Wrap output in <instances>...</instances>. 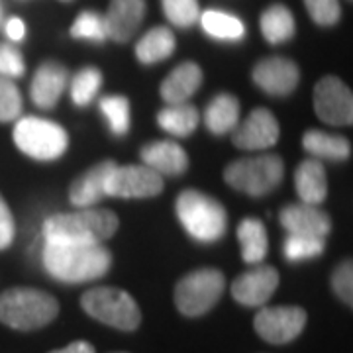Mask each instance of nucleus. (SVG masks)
Masks as SVG:
<instances>
[{
  "instance_id": "nucleus-1",
  "label": "nucleus",
  "mask_w": 353,
  "mask_h": 353,
  "mask_svg": "<svg viewBox=\"0 0 353 353\" xmlns=\"http://www.w3.org/2000/svg\"><path fill=\"white\" fill-rule=\"evenodd\" d=\"M43 269L61 283H88L104 277L112 267V253L102 243L46 240Z\"/></svg>"
},
{
  "instance_id": "nucleus-2",
  "label": "nucleus",
  "mask_w": 353,
  "mask_h": 353,
  "mask_svg": "<svg viewBox=\"0 0 353 353\" xmlns=\"http://www.w3.org/2000/svg\"><path fill=\"white\" fill-rule=\"evenodd\" d=\"M120 220L106 208H79V212H59L43 222V240L102 243L118 232Z\"/></svg>"
},
{
  "instance_id": "nucleus-3",
  "label": "nucleus",
  "mask_w": 353,
  "mask_h": 353,
  "mask_svg": "<svg viewBox=\"0 0 353 353\" xmlns=\"http://www.w3.org/2000/svg\"><path fill=\"white\" fill-rule=\"evenodd\" d=\"M57 314L59 303L46 290L16 287L0 294V322L8 328L39 330L53 322Z\"/></svg>"
},
{
  "instance_id": "nucleus-4",
  "label": "nucleus",
  "mask_w": 353,
  "mask_h": 353,
  "mask_svg": "<svg viewBox=\"0 0 353 353\" xmlns=\"http://www.w3.org/2000/svg\"><path fill=\"white\" fill-rule=\"evenodd\" d=\"M179 222L192 240L201 243H214L228 228L226 208L214 196L201 190H183L175 202Z\"/></svg>"
},
{
  "instance_id": "nucleus-5",
  "label": "nucleus",
  "mask_w": 353,
  "mask_h": 353,
  "mask_svg": "<svg viewBox=\"0 0 353 353\" xmlns=\"http://www.w3.org/2000/svg\"><path fill=\"white\" fill-rule=\"evenodd\" d=\"M81 306L90 318L122 332H134L141 324V310L134 296L116 287H97L81 296Z\"/></svg>"
},
{
  "instance_id": "nucleus-6",
  "label": "nucleus",
  "mask_w": 353,
  "mask_h": 353,
  "mask_svg": "<svg viewBox=\"0 0 353 353\" xmlns=\"http://www.w3.org/2000/svg\"><path fill=\"white\" fill-rule=\"evenodd\" d=\"M285 175V163L275 153L238 159L228 165L224 181L232 189L245 192L250 196H265L277 189Z\"/></svg>"
},
{
  "instance_id": "nucleus-7",
  "label": "nucleus",
  "mask_w": 353,
  "mask_h": 353,
  "mask_svg": "<svg viewBox=\"0 0 353 353\" xmlns=\"http://www.w3.org/2000/svg\"><path fill=\"white\" fill-rule=\"evenodd\" d=\"M12 138L20 152L38 161L59 159L69 145V138L63 128L39 116L18 118Z\"/></svg>"
},
{
  "instance_id": "nucleus-8",
  "label": "nucleus",
  "mask_w": 353,
  "mask_h": 353,
  "mask_svg": "<svg viewBox=\"0 0 353 353\" xmlns=\"http://www.w3.org/2000/svg\"><path fill=\"white\" fill-rule=\"evenodd\" d=\"M224 287V273L212 267L187 273L175 287V304L179 312L189 318L210 312L220 301Z\"/></svg>"
},
{
  "instance_id": "nucleus-9",
  "label": "nucleus",
  "mask_w": 353,
  "mask_h": 353,
  "mask_svg": "<svg viewBox=\"0 0 353 353\" xmlns=\"http://www.w3.org/2000/svg\"><path fill=\"white\" fill-rule=\"evenodd\" d=\"M163 190V176L148 165H114L106 181V196L152 199Z\"/></svg>"
},
{
  "instance_id": "nucleus-10",
  "label": "nucleus",
  "mask_w": 353,
  "mask_h": 353,
  "mask_svg": "<svg viewBox=\"0 0 353 353\" xmlns=\"http://www.w3.org/2000/svg\"><path fill=\"white\" fill-rule=\"evenodd\" d=\"M306 320L308 314L301 306H267L255 314L253 326L261 340L283 345L303 334Z\"/></svg>"
},
{
  "instance_id": "nucleus-11",
  "label": "nucleus",
  "mask_w": 353,
  "mask_h": 353,
  "mask_svg": "<svg viewBox=\"0 0 353 353\" xmlns=\"http://www.w3.org/2000/svg\"><path fill=\"white\" fill-rule=\"evenodd\" d=\"M314 110L330 126H352V90L338 77H324L314 88Z\"/></svg>"
},
{
  "instance_id": "nucleus-12",
  "label": "nucleus",
  "mask_w": 353,
  "mask_h": 353,
  "mask_svg": "<svg viewBox=\"0 0 353 353\" xmlns=\"http://www.w3.org/2000/svg\"><path fill=\"white\" fill-rule=\"evenodd\" d=\"M279 128L275 114L267 108H255L250 116L234 128L232 143L240 150H267L279 141Z\"/></svg>"
},
{
  "instance_id": "nucleus-13",
  "label": "nucleus",
  "mask_w": 353,
  "mask_h": 353,
  "mask_svg": "<svg viewBox=\"0 0 353 353\" xmlns=\"http://www.w3.org/2000/svg\"><path fill=\"white\" fill-rule=\"evenodd\" d=\"M253 83L267 94L287 97L299 87L301 71L299 65L287 57H267L253 67Z\"/></svg>"
},
{
  "instance_id": "nucleus-14",
  "label": "nucleus",
  "mask_w": 353,
  "mask_h": 353,
  "mask_svg": "<svg viewBox=\"0 0 353 353\" xmlns=\"http://www.w3.org/2000/svg\"><path fill=\"white\" fill-rule=\"evenodd\" d=\"M279 287V271L271 265H257L232 283V296L243 306H263Z\"/></svg>"
},
{
  "instance_id": "nucleus-15",
  "label": "nucleus",
  "mask_w": 353,
  "mask_h": 353,
  "mask_svg": "<svg viewBox=\"0 0 353 353\" xmlns=\"http://www.w3.org/2000/svg\"><path fill=\"white\" fill-rule=\"evenodd\" d=\"M279 222L289 234H303V236H316L328 238L332 232V218L322 208L314 204H289L281 210Z\"/></svg>"
},
{
  "instance_id": "nucleus-16",
  "label": "nucleus",
  "mask_w": 353,
  "mask_h": 353,
  "mask_svg": "<svg viewBox=\"0 0 353 353\" xmlns=\"http://www.w3.org/2000/svg\"><path fill=\"white\" fill-rule=\"evenodd\" d=\"M145 16V0H110L104 14L108 38L126 43L136 36Z\"/></svg>"
},
{
  "instance_id": "nucleus-17",
  "label": "nucleus",
  "mask_w": 353,
  "mask_h": 353,
  "mask_svg": "<svg viewBox=\"0 0 353 353\" xmlns=\"http://www.w3.org/2000/svg\"><path fill=\"white\" fill-rule=\"evenodd\" d=\"M67 85H69V71L63 65L57 61H46L39 65L32 79L30 85L32 102L43 110H50L59 102Z\"/></svg>"
},
{
  "instance_id": "nucleus-18",
  "label": "nucleus",
  "mask_w": 353,
  "mask_h": 353,
  "mask_svg": "<svg viewBox=\"0 0 353 353\" xmlns=\"http://www.w3.org/2000/svg\"><path fill=\"white\" fill-rule=\"evenodd\" d=\"M114 165V161H101L77 176L69 189V202L77 208H90L101 202L106 196V181Z\"/></svg>"
},
{
  "instance_id": "nucleus-19",
  "label": "nucleus",
  "mask_w": 353,
  "mask_h": 353,
  "mask_svg": "<svg viewBox=\"0 0 353 353\" xmlns=\"http://www.w3.org/2000/svg\"><path fill=\"white\" fill-rule=\"evenodd\" d=\"M139 157L161 176H179L189 169V155L175 141H152L141 148Z\"/></svg>"
},
{
  "instance_id": "nucleus-20",
  "label": "nucleus",
  "mask_w": 353,
  "mask_h": 353,
  "mask_svg": "<svg viewBox=\"0 0 353 353\" xmlns=\"http://www.w3.org/2000/svg\"><path fill=\"white\" fill-rule=\"evenodd\" d=\"M294 189L304 204H322L328 196L326 167L318 159H306L294 171Z\"/></svg>"
},
{
  "instance_id": "nucleus-21",
  "label": "nucleus",
  "mask_w": 353,
  "mask_h": 353,
  "mask_svg": "<svg viewBox=\"0 0 353 353\" xmlns=\"http://www.w3.org/2000/svg\"><path fill=\"white\" fill-rule=\"evenodd\" d=\"M202 69L192 61L176 65L175 69L167 75L161 83V99L167 104L187 102L201 88Z\"/></svg>"
},
{
  "instance_id": "nucleus-22",
  "label": "nucleus",
  "mask_w": 353,
  "mask_h": 353,
  "mask_svg": "<svg viewBox=\"0 0 353 353\" xmlns=\"http://www.w3.org/2000/svg\"><path fill=\"white\" fill-rule=\"evenodd\" d=\"M240 122V101L230 94L222 92L208 102L204 110V126L208 128L210 134L224 136L234 132V128Z\"/></svg>"
},
{
  "instance_id": "nucleus-23",
  "label": "nucleus",
  "mask_w": 353,
  "mask_h": 353,
  "mask_svg": "<svg viewBox=\"0 0 353 353\" xmlns=\"http://www.w3.org/2000/svg\"><path fill=\"white\" fill-rule=\"evenodd\" d=\"M303 145L310 155L318 159H330V161H345L352 155V143L350 139L338 136V134H328L322 130H308L304 134Z\"/></svg>"
},
{
  "instance_id": "nucleus-24",
  "label": "nucleus",
  "mask_w": 353,
  "mask_h": 353,
  "mask_svg": "<svg viewBox=\"0 0 353 353\" xmlns=\"http://www.w3.org/2000/svg\"><path fill=\"white\" fill-rule=\"evenodd\" d=\"M175 48L176 41L173 32L165 26H157L139 38V41L136 43V57L139 63L143 65L159 63V61L169 59Z\"/></svg>"
},
{
  "instance_id": "nucleus-25",
  "label": "nucleus",
  "mask_w": 353,
  "mask_h": 353,
  "mask_svg": "<svg viewBox=\"0 0 353 353\" xmlns=\"http://www.w3.org/2000/svg\"><path fill=\"white\" fill-rule=\"evenodd\" d=\"M199 122H201V114L189 102L169 104L157 112V124L163 128L167 134H173L176 138L190 136L199 128Z\"/></svg>"
},
{
  "instance_id": "nucleus-26",
  "label": "nucleus",
  "mask_w": 353,
  "mask_h": 353,
  "mask_svg": "<svg viewBox=\"0 0 353 353\" xmlns=\"http://www.w3.org/2000/svg\"><path fill=\"white\" fill-rule=\"evenodd\" d=\"M238 240L241 243V257L250 265L261 263L269 252V238L263 222L257 218H245L238 226Z\"/></svg>"
},
{
  "instance_id": "nucleus-27",
  "label": "nucleus",
  "mask_w": 353,
  "mask_h": 353,
  "mask_svg": "<svg viewBox=\"0 0 353 353\" xmlns=\"http://www.w3.org/2000/svg\"><path fill=\"white\" fill-rule=\"evenodd\" d=\"M261 34L271 46H279L289 41L294 32V16L289 10V6L285 4H271L269 8H265L261 14Z\"/></svg>"
},
{
  "instance_id": "nucleus-28",
  "label": "nucleus",
  "mask_w": 353,
  "mask_h": 353,
  "mask_svg": "<svg viewBox=\"0 0 353 353\" xmlns=\"http://www.w3.org/2000/svg\"><path fill=\"white\" fill-rule=\"evenodd\" d=\"M199 20L202 30L218 41H241L245 38V24L234 14L210 8L202 12Z\"/></svg>"
},
{
  "instance_id": "nucleus-29",
  "label": "nucleus",
  "mask_w": 353,
  "mask_h": 353,
  "mask_svg": "<svg viewBox=\"0 0 353 353\" xmlns=\"http://www.w3.org/2000/svg\"><path fill=\"white\" fill-rule=\"evenodd\" d=\"M102 87V73L97 67H83L71 79V101L75 106H88Z\"/></svg>"
},
{
  "instance_id": "nucleus-30",
  "label": "nucleus",
  "mask_w": 353,
  "mask_h": 353,
  "mask_svg": "<svg viewBox=\"0 0 353 353\" xmlns=\"http://www.w3.org/2000/svg\"><path fill=\"white\" fill-rule=\"evenodd\" d=\"M101 112L114 136H126L130 132V101L126 97L112 94L101 99Z\"/></svg>"
},
{
  "instance_id": "nucleus-31",
  "label": "nucleus",
  "mask_w": 353,
  "mask_h": 353,
  "mask_svg": "<svg viewBox=\"0 0 353 353\" xmlns=\"http://www.w3.org/2000/svg\"><path fill=\"white\" fill-rule=\"evenodd\" d=\"M326 250V240L316 236H303V234H289L285 240V257L289 261H306L322 255Z\"/></svg>"
},
{
  "instance_id": "nucleus-32",
  "label": "nucleus",
  "mask_w": 353,
  "mask_h": 353,
  "mask_svg": "<svg viewBox=\"0 0 353 353\" xmlns=\"http://www.w3.org/2000/svg\"><path fill=\"white\" fill-rule=\"evenodd\" d=\"M71 36L75 39H87V41H94V43L106 41L108 34H106L104 16L92 12V10L81 12L71 26Z\"/></svg>"
},
{
  "instance_id": "nucleus-33",
  "label": "nucleus",
  "mask_w": 353,
  "mask_h": 353,
  "mask_svg": "<svg viewBox=\"0 0 353 353\" xmlns=\"http://www.w3.org/2000/svg\"><path fill=\"white\" fill-rule=\"evenodd\" d=\"M167 20L176 28H190L201 18L199 0H161Z\"/></svg>"
},
{
  "instance_id": "nucleus-34",
  "label": "nucleus",
  "mask_w": 353,
  "mask_h": 353,
  "mask_svg": "<svg viewBox=\"0 0 353 353\" xmlns=\"http://www.w3.org/2000/svg\"><path fill=\"white\" fill-rule=\"evenodd\" d=\"M22 114V94L12 79L0 77V122H12Z\"/></svg>"
},
{
  "instance_id": "nucleus-35",
  "label": "nucleus",
  "mask_w": 353,
  "mask_h": 353,
  "mask_svg": "<svg viewBox=\"0 0 353 353\" xmlns=\"http://www.w3.org/2000/svg\"><path fill=\"white\" fill-rule=\"evenodd\" d=\"M304 6L318 26H334L340 22V0H304Z\"/></svg>"
},
{
  "instance_id": "nucleus-36",
  "label": "nucleus",
  "mask_w": 353,
  "mask_h": 353,
  "mask_svg": "<svg viewBox=\"0 0 353 353\" xmlns=\"http://www.w3.org/2000/svg\"><path fill=\"white\" fill-rule=\"evenodd\" d=\"M26 73V61L22 57L20 50L12 46V43H6V41H0V77H8V79H18Z\"/></svg>"
},
{
  "instance_id": "nucleus-37",
  "label": "nucleus",
  "mask_w": 353,
  "mask_h": 353,
  "mask_svg": "<svg viewBox=\"0 0 353 353\" xmlns=\"http://www.w3.org/2000/svg\"><path fill=\"white\" fill-rule=\"evenodd\" d=\"M332 289L338 294L341 303L347 306L353 304V265L350 259L341 261L332 273Z\"/></svg>"
},
{
  "instance_id": "nucleus-38",
  "label": "nucleus",
  "mask_w": 353,
  "mask_h": 353,
  "mask_svg": "<svg viewBox=\"0 0 353 353\" xmlns=\"http://www.w3.org/2000/svg\"><path fill=\"white\" fill-rule=\"evenodd\" d=\"M14 234H16V226H14V216L8 208L6 201L0 194V250L10 248L14 241Z\"/></svg>"
},
{
  "instance_id": "nucleus-39",
  "label": "nucleus",
  "mask_w": 353,
  "mask_h": 353,
  "mask_svg": "<svg viewBox=\"0 0 353 353\" xmlns=\"http://www.w3.org/2000/svg\"><path fill=\"white\" fill-rule=\"evenodd\" d=\"M4 32H6V36H8L10 41L18 43V41H22L26 38V24L20 18H10L4 24Z\"/></svg>"
},
{
  "instance_id": "nucleus-40",
  "label": "nucleus",
  "mask_w": 353,
  "mask_h": 353,
  "mask_svg": "<svg viewBox=\"0 0 353 353\" xmlns=\"http://www.w3.org/2000/svg\"><path fill=\"white\" fill-rule=\"evenodd\" d=\"M50 353H97L94 352V347L85 340H79V341H73V343H69L67 347L63 350H53Z\"/></svg>"
},
{
  "instance_id": "nucleus-41",
  "label": "nucleus",
  "mask_w": 353,
  "mask_h": 353,
  "mask_svg": "<svg viewBox=\"0 0 353 353\" xmlns=\"http://www.w3.org/2000/svg\"><path fill=\"white\" fill-rule=\"evenodd\" d=\"M0 24H2V0H0Z\"/></svg>"
},
{
  "instance_id": "nucleus-42",
  "label": "nucleus",
  "mask_w": 353,
  "mask_h": 353,
  "mask_svg": "<svg viewBox=\"0 0 353 353\" xmlns=\"http://www.w3.org/2000/svg\"><path fill=\"white\" fill-rule=\"evenodd\" d=\"M63 2H71V0H63Z\"/></svg>"
},
{
  "instance_id": "nucleus-43",
  "label": "nucleus",
  "mask_w": 353,
  "mask_h": 353,
  "mask_svg": "<svg viewBox=\"0 0 353 353\" xmlns=\"http://www.w3.org/2000/svg\"><path fill=\"white\" fill-rule=\"evenodd\" d=\"M118 353H124V352H118Z\"/></svg>"
}]
</instances>
